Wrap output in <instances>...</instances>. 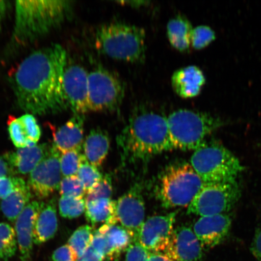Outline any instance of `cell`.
<instances>
[{
    "label": "cell",
    "mask_w": 261,
    "mask_h": 261,
    "mask_svg": "<svg viewBox=\"0 0 261 261\" xmlns=\"http://www.w3.org/2000/svg\"><path fill=\"white\" fill-rule=\"evenodd\" d=\"M105 234L109 246V259H116L123 251H125L132 242V238L125 228L118 225H103L98 228Z\"/></svg>",
    "instance_id": "484cf974"
},
{
    "label": "cell",
    "mask_w": 261,
    "mask_h": 261,
    "mask_svg": "<svg viewBox=\"0 0 261 261\" xmlns=\"http://www.w3.org/2000/svg\"><path fill=\"white\" fill-rule=\"evenodd\" d=\"M167 121L174 149L182 151H195L208 136L223 125L219 117L187 109L172 112L167 117Z\"/></svg>",
    "instance_id": "5b68a950"
},
{
    "label": "cell",
    "mask_w": 261,
    "mask_h": 261,
    "mask_svg": "<svg viewBox=\"0 0 261 261\" xmlns=\"http://www.w3.org/2000/svg\"><path fill=\"white\" fill-rule=\"evenodd\" d=\"M203 182L187 162L168 166L160 179L158 197L165 208L189 206Z\"/></svg>",
    "instance_id": "52a82bcc"
},
{
    "label": "cell",
    "mask_w": 261,
    "mask_h": 261,
    "mask_svg": "<svg viewBox=\"0 0 261 261\" xmlns=\"http://www.w3.org/2000/svg\"><path fill=\"white\" fill-rule=\"evenodd\" d=\"M177 212L147 219L140 230L138 241L150 253H163L170 240Z\"/></svg>",
    "instance_id": "4fadbf2b"
},
{
    "label": "cell",
    "mask_w": 261,
    "mask_h": 261,
    "mask_svg": "<svg viewBox=\"0 0 261 261\" xmlns=\"http://www.w3.org/2000/svg\"><path fill=\"white\" fill-rule=\"evenodd\" d=\"M59 210L62 217L73 219L81 216L86 210V201L83 197H61Z\"/></svg>",
    "instance_id": "f1b7e54d"
},
{
    "label": "cell",
    "mask_w": 261,
    "mask_h": 261,
    "mask_svg": "<svg viewBox=\"0 0 261 261\" xmlns=\"http://www.w3.org/2000/svg\"><path fill=\"white\" fill-rule=\"evenodd\" d=\"M51 148L47 143H42L6 152L3 158L8 163L14 175H25L31 173L46 158Z\"/></svg>",
    "instance_id": "e0dca14e"
},
{
    "label": "cell",
    "mask_w": 261,
    "mask_h": 261,
    "mask_svg": "<svg viewBox=\"0 0 261 261\" xmlns=\"http://www.w3.org/2000/svg\"><path fill=\"white\" fill-rule=\"evenodd\" d=\"M86 215L93 225L103 223L113 226L118 223L117 217L116 201L111 198H102L86 203Z\"/></svg>",
    "instance_id": "cb8c5ba5"
},
{
    "label": "cell",
    "mask_w": 261,
    "mask_h": 261,
    "mask_svg": "<svg viewBox=\"0 0 261 261\" xmlns=\"http://www.w3.org/2000/svg\"><path fill=\"white\" fill-rule=\"evenodd\" d=\"M125 251V261H147L150 254L138 241H132Z\"/></svg>",
    "instance_id": "e575fe53"
},
{
    "label": "cell",
    "mask_w": 261,
    "mask_h": 261,
    "mask_svg": "<svg viewBox=\"0 0 261 261\" xmlns=\"http://www.w3.org/2000/svg\"><path fill=\"white\" fill-rule=\"evenodd\" d=\"M80 259L86 261H103L106 258L90 246Z\"/></svg>",
    "instance_id": "f35d334b"
},
{
    "label": "cell",
    "mask_w": 261,
    "mask_h": 261,
    "mask_svg": "<svg viewBox=\"0 0 261 261\" xmlns=\"http://www.w3.org/2000/svg\"><path fill=\"white\" fill-rule=\"evenodd\" d=\"M77 176L83 182L87 192L100 181L103 177L97 168L91 165L84 154L82 155Z\"/></svg>",
    "instance_id": "f546056e"
},
{
    "label": "cell",
    "mask_w": 261,
    "mask_h": 261,
    "mask_svg": "<svg viewBox=\"0 0 261 261\" xmlns=\"http://www.w3.org/2000/svg\"><path fill=\"white\" fill-rule=\"evenodd\" d=\"M117 142L122 156L134 161H146L174 149L167 117L146 110L133 114Z\"/></svg>",
    "instance_id": "7a4b0ae2"
},
{
    "label": "cell",
    "mask_w": 261,
    "mask_h": 261,
    "mask_svg": "<svg viewBox=\"0 0 261 261\" xmlns=\"http://www.w3.org/2000/svg\"><path fill=\"white\" fill-rule=\"evenodd\" d=\"M112 179L109 175L104 176L100 181L87 192L86 203L102 198H110L112 195Z\"/></svg>",
    "instance_id": "836d02e7"
},
{
    "label": "cell",
    "mask_w": 261,
    "mask_h": 261,
    "mask_svg": "<svg viewBox=\"0 0 261 261\" xmlns=\"http://www.w3.org/2000/svg\"><path fill=\"white\" fill-rule=\"evenodd\" d=\"M215 33L207 25H199L193 28L191 34V45L197 50L207 47L215 40Z\"/></svg>",
    "instance_id": "d6a6232c"
},
{
    "label": "cell",
    "mask_w": 261,
    "mask_h": 261,
    "mask_svg": "<svg viewBox=\"0 0 261 261\" xmlns=\"http://www.w3.org/2000/svg\"><path fill=\"white\" fill-rule=\"evenodd\" d=\"M58 227L57 201L55 198L41 202L34 229V243L40 245L53 238Z\"/></svg>",
    "instance_id": "44dd1931"
},
{
    "label": "cell",
    "mask_w": 261,
    "mask_h": 261,
    "mask_svg": "<svg viewBox=\"0 0 261 261\" xmlns=\"http://www.w3.org/2000/svg\"><path fill=\"white\" fill-rule=\"evenodd\" d=\"M109 261H119V260L116 258V259H109Z\"/></svg>",
    "instance_id": "ee69618b"
},
{
    "label": "cell",
    "mask_w": 261,
    "mask_h": 261,
    "mask_svg": "<svg viewBox=\"0 0 261 261\" xmlns=\"http://www.w3.org/2000/svg\"><path fill=\"white\" fill-rule=\"evenodd\" d=\"M32 194L29 185L22 178L15 190L3 199L0 204L3 215L8 220L13 222L17 219L24 208L31 203Z\"/></svg>",
    "instance_id": "603a6c76"
},
{
    "label": "cell",
    "mask_w": 261,
    "mask_h": 261,
    "mask_svg": "<svg viewBox=\"0 0 261 261\" xmlns=\"http://www.w3.org/2000/svg\"><path fill=\"white\" fill-rule=\"evenodd\" d=\"M95 45L98 50L109 57L138 63L145 57L146 32L138 26L112 22L98 29Z\"/></svg>",
    "instance_id": "277c9868"
},
{
    "label": "cell",
    "mask_w": 261,
    "mask_h": 261,
    "mask_svg": "<svg viewBox=\"0 0 261 261\" xmlns=\"http://www.w3.org/2000/svg\"><path fill=\"white\" fill-rule=\"evenodd\" d=\"M61 197H83L87 194L86 189L77 175L62 179L59 188Z\"/></svg>",
    "instance_id": "1f68e13d"
},
{
    "label": "cell",
    "mask_w": 261,
    "mask_h": 261,
    "mask_svg": "<svg viewBox=\"0 0 261 261\" xmlns=\"http://www.w3.org/2000/svg\"><path fill=\"white\" fill-rule=\"evenodd\" d=\"M89 73L79 65H71L65 68L63 90L68 107L74 114L90 112L89 107Z\"/></svg>",
    "instance_id": "8fae6325"
},
{
    "label": "cell",
    "mask_w": 261,
    "mask_h": 261,
    "mask_svg": "<svg viewBox=\"0 0 261 261\" xmlns=\"http://www.w3.org/2000/svg\"><path fill=\"white\" fill-rule=\"evenodd\" d=\"M205 83L203 71L195 65L179 68L173 73L171 78L173 89L185 99L198 96Z\"/></svg>",
    "instance_id": "ffe728a7"
},
{
    "label": "cell",
    "mask_w": 261,
    "mask_h": 261,
    "mask_svg": "<svg viewBox=\"0 0 261 261\" xmlns=\"http://www.w3.org/2000/svg\"><path fill=\"white\" fill-rule=\"evenodd\" d=\"M120 4H126L127 5H129L133 6V7L138 8L142 6H145L146 3H148V2L145 1H123V2H118Z\"/></svg>",
    "instance_id": "b9f144b4"
},
{
    "label": "cell",
    "mask_w": 261,
    "mask_h": 261,
    "mask_svg": "<svg viewBox=\"0 0 261 261\" xmlns=\"http://www.w3.org/2000/svg\"><path fill=\"white\" fill-rule=\"evenodd\" d=\"M163 254L175 261H201L203 248L194 231L182 226L173 230Z\"/></svg>",
    "instance_id": "5bb4252c"
},
{
    "label": "cell",
    "mask_w": 261,
    "mask_h": 261,
    "mask_svg": "<svg viewBox=\"0 0 261 261\" xmlns=\"http://www.w3.org/2000/svg\"><path fill=\"white\" fill-rule=\"evenodd\" d=\"M192 25L187 18L177 16L169 20L167 35L173 47L179 51H187L191 45Z\"/></svg>",
    "instance_id": "d4e9b609"
},
{
    "label": "cell",
    "mask_w": 261,
    "mask_h": 261,
    "mask_svg": "<svg viewBox=\"0 0 261 261\" xmlns=\"http://www.w3.org/2000/svg\"><path fill=\"white\" fill-rule=\"evenodd\" d=\"M67 53L59 44L33 52L19 65L15 91L21 109L28 113L45 115L68 107L63 90Z\"/></svg>",
    "instance_id": "6da1fadb"
},
{
    "label": "cell",
    "mask_w": 261,
    "mask_h": 261,
    "mask_svg": "<svg viewBox=\"0 0 261 261\" xmlns=\"http://www.w3.org/2000/svg\"><path fill=\"white\" fill-rule=\"evenodd\" d=\"M147 261H175L161 253H150Z\"/></svg>",
    "instance_id": "60d3db41"
},
{
    "label": "cell",
    "mask_w": 261,
    "mask_h": 261,
    "mask_svg": "<svg viewBox=\"0 0 261 261\" xmlns=\"http://www.w3.org/2000/svg\"><path fill=\"white\" fill-rule=\"evenodd\" d=\"M191 165L203 184L237 181L243 170L236 156L219 142L212 140H205L195 150Z\"/></svg>",
    "instance_id": "8992f818"
},
{
    "label": "cell",
    "mask_w": 261,
    "mask_h": 261,
    "mask_svg": "<svg viewBox=\"0 0 261 261\" xmlns=\"http://www.w3.org/2000/svg\"><path fill=\"white\" fill-rule=\"evenodd\" d=\"M109 136L99 128L91 130L84 143L85 156L91 165L97 168L102 165L109 153Z\"/></svg>",
    "instance_id": "7402d4cb"
},
{
    "label": "cell",
    "mask_w": 261,
    "mask_h": 261,
    "mask_svg": "<svg viewBox=\"0 0 261 261\" xmlns=\"http://www.w3.org/2000/svg\"><path fill=\"white\" fill-rule=\"evenodd\" d=\"M82 155L81 151L76 149L61 152V170L64 177L77 175Z\"/></svg>",
    "instance_id": "4dcf8cb0"
},
{
    "label": "cell",
    "mask_w": 261,
    "mask_h": 261,
    "mask_svg": "<svg viewBox=\"0 0 261 261\" xmlns=\"http://www.w3.org/2000/svg\"><path fill=\"white\" fill-rule=\"evenodd\" d=\"M7 3L0 0V24H1L3 19L5 17L6 11H7Z\"/></svg>",
    "instance_id": "7bdbcfd3"
},
{
    "label": "cell",
    "mask_w": 261,
    "mask_h": 261,
    "mask_svg": "<svg viewBox=\"0 0 261 261\" xmlns=\"http://www.w3.org/2000/svg\"><path fill=\"white\" fill-rule=\"evenodd\" d=\"M51 257L53 261H77V260L76 254L68 244L55 250Z\"/></svg>",
    "instance_id": "8d00e7d4"
},
{
    "label": "cell",
    "mask_w": 261,
    "mask_h": 261,
    "mask_svg": "<svg viewBox=\"0 0 261 261\" xmlns=\"http://www.w3.org/2000/svg\"><path fill=\"white\" fill-rule=\"evenodd\" d=\"M10 138L17 148L37 145L41 136V129L33 114L26 113L9 123Z\"/></svg>",
    "instance_id": "ac0fdd59"
},
{
    "label": "cell",
    "mask_w": 261,
    "mask_h": 261,
    "mask_svg": "<svg viewBox=\"0 0 261 261\" xmlns=\"http://www.w3.org/2000/svg\"><path fill=\"white\" fill-rule=\"evenodd\" d=\"M77 261H86L82 259H77Z\"/></svg>",
    "instance_id": "f6af8a7d"
},
{
    "label": "cell",
    "mask_w": 261,
    "mask_h": 261,
    "mask_svg": "<svg viewBox=\"0 0 261 261\" xmlns=\"http://www.w3.org/2000/svg\"><path fill=\"white\" fill-rule=\"evenodd\" d=\"M60 156L61 152L51 146L48 155L30 173L28 185L32 193L40 200L50 197L60 188Z\"/></svg>",
    "instance_id": "30bf717a"
},
{
    "label": "cell",
    "mask_w": 261,
    "mask_h": 261,
    "mask_svg": "<svg viewBox=\"0 0 261 261\" xmlns=\"http://www.w3.org/2000/svg\"><path fill=\"white\" fill-rule=\"evenodd\" d=\"M231 220L226 214L201 217L194 224L193 231L203 249L220 244L230 232Z\"/></svg>",
    "instance_id": "9a60e30c"
},
{
    "label": "cell",
    "mask_w": 261,
    "mask_h": 261,
    "mask_svg": "<svg viewBox=\"0 0 261 261\" xmlns=\"http://www.w3.org/2000/svg\"><path fill=\"white\" fill-rule=\"evenodd\" d=\"M15 231L9 224L0 223V261H9L17 250Z\"/></svg>",
    "instance_id": "4316f807"
},
{
    "label": "cell",
    "mask_w": 261,
    "mask_h": 261,
    "mask_svg": "<svg viewBox=\"0 0 261 261\" xmlns=\"http://www.w3.org/2000/svg\"><path fill=\"white\" fill-rule=\"evenodd\" d=\"M85 117L83 114L74 116L54 134L53 145L61 152L70 150L81 151L84 145Z\"/></svg>",
    "instance_id": "d6986e66"
},
{
    "label": "cell",
    "mask_w": 261,
    "mask_h": 261,
    "mask_svg": "<svg viewBox=\"0 0 261 261\" xmlns=\"http://www.w3.org/2000/svg\"><path fill=\"white\" fill-rule=\"evenodd\" d=\"M14 175L8 163L3 158V156H0V177H11Z\"/></svg>",
    "instance_id": "ab89813d"
},
{
    "label": "cell",
    "mask_w": 261,
    "mask_h": 261,
    "mask_svg": "<svg viewBox=\"0 0 261 261\" xmlns=\"http://www.w3.org/2000/svg\"><path fill=\"white\" fill-rule=\"evenodd\" d=\"M89 107L92 112L118 109L125 96V86L119 77L103 68L89 73Z\"/></svg>",
    "instance_id": "9c48e42d"
},
{
    "label": "cell",
    "mask_w": 261,
    "mask_h": 261,
    "mask_svg": "<svg viewBox=\"0 0 261 261\" xmlns=\"http://www.w3.org/2000/svg\"><path fill=\"white\" fill-rule=\"evenodd\" d=\"M71 8L65 0L16 2L15 41L31 42L47 34L68 18Z\"/></svg>",
    "instance_id": "3957f363"
},
{
    "label": "cell",
    "mask_w": 261,
    "mask_h": 261,
    "mask_svg": "<svg viewBox=\"0 0 261 261\" xmlns=\"http://www.w3.org/2000/svg\"><path fill=\"white\" fill-rule=\"evenodd\" d=\"M252 252L259 261H261V229L257 230L252 244Z\"/></svg>",
    "instance_id": "74e56055"
},
{
    "label": "cell",
    "mask_w": 261,
    "mask_h": 261,
    "mask_svg": "<svg viewBox=\"0 0 261 261\" xmlns=\"http://www.w3.org/2000/svg\"><path fill=\"white\" fill-rule=\"evenodd\" d=\"M22 178L11 176L0 177V199L8 197L17 188Z\"/></svg>",
    "instance_id": "d590c367"
},
{
    "label": "cell",
    "mask_w": 261,
    "mask_h": 261,
    "mask_svg": "<svg viewBox=\"0 0 261 261\" xmlns=\"http://www.w3.org/2000/svg\"><path fill=\"white\" fill-rule=\"evenodd\" d=\"M93 228L89 225H84L77 228L71 234L68 244L72 249L77 257L81 258L92 241Z\"/></svg>",
    "instance_id": "83f0119b"
},
{
    "label": "cell",
    "mask_w": 261,
    "mask_h": 261,
    "mask_svg": "<svg viewBox=\"0 0 261 261\" xmlns=\"http://www.w3.org/2000/svg\"><path fill=\"white\" fill-rule=\"evenodd\" d=\"M41 202L32 201L15 221V231L21 261H31L34 229Z\"/></svg>",
    "instance_id": "2e32d148"
},
{
    "label": "cell",
    "mask_w": 261,
    "mask_h": 261,
    "mask_svg": "<svg viewBox=\"0 0 261 261\" xmlns=\"http://www.w3.org/2000/svg\"><path fill=\"white\" fill-rule=\"evenodd\" d=\"M117 217L133 241H138L145 223V207L140 189H130L116 201Z\"/></svg>",
    "instance_id": "7c38bea8"
},
{
    "label": "cell",
    "mask_w": 261,
    "mask_h": 261,
    "mask_svg": "<svg viewBox=\"0 0 261 261\" xmlns=\"http://www.w3.org/2000/svg\"><path fill=\"white\" fill-rule=\"evenodd\" d=\"M240 196L241 190L237 181L203 184L189 204L187 213L200 217L223 214L234 206Z\"/></svg>",
    "instance_id": "ba28073f"
}]
</instances>
